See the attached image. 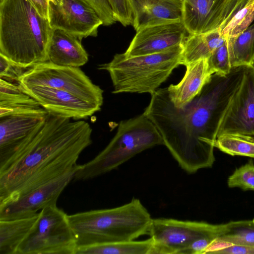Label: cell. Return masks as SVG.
<instances>
[{"label":"cell","mask_w":254,"mask_h":254,"mask_svg":"<svg viewBox=\"0 0 254 254\" xmlns=\"http://www.w3.org/2000/svg\"><path fill=\"white\" fill-rule=\"evenodd\" d=\"M48 20L53 29H60L81 41L96 37L103 22L94 9L84 0H51Z\"/></svg>","instance_id":"cell-13"},{"label":"cell","mask_w":254,"mask_h":254,"mask_svg":"<svg viewBox=\"0 0 254 254\" xmlns=\"http://www.w3.org/2000/svg\"><path fill=\"white\" fill-rule=\"evenodd\" d=\"M18 84L41 85L67 91L102 107L103 90L80 67L60 66L49 62L28 68Z\"/></svg>","instance_id":"cell-10"},{"label":"cell","mask_w":254,"mask_h":254,"mask_svg":"<svg viewBox=\"0 0 254 254\" xmlns=\"http://www.w3.org/2000/svg\"><path fill=\"white\" fill-rule=\"evenodd\" d=\"M77 246L129 241L147 234L152 218L138 198L123 205L68 215Z\"/></svg>","instance_id":"cell-4"},{"label":"cell","mask_w":254,"mask_h":254,"mask_svg":"<svg viewBox=\"0 0 254 254\" xmlns=\"http://www.w3.org/2000/svg\"><path fill=\"white\" fill-rule=\"evenodd\" d=\"M231 41L226 39L224 44L215 50L208 59L210 68L214 74L226 76L232 70Z\"/></svg>","instance_id":"cell-27"},{"label":"cell","mask_w":254,"mask_h":254,"mask_svg":"<svg viewBox=\"0 0 254 254\" xmlns=\"http://www.w3.org/2000/svg\"></svg>","instance_id":"cell-35"},{"label":"cell","mask_w":254,"mask_h":254,"mask_svg":"<svg viewBox=\"0 0 254 254\" xmlns=\"http://www.w3.org/2000/svg\"><path fill=\"white\" fill-rule=\"evenodd\" d=\"M223 134L254 141V66L244 67L222 111L216 138Z\"/></svg>","instance_id":"cell-11"},{"label":"cell","mask_w":254,"mask_h":254,"mask_svg":"<svg viewBox=\"0 0 254 254\" xmlns=\"http://www.w3.org/2000/svg\"><path fill=\"white\" fill-rule=\"evenodd\" d=\"M224 228V224L152 218L147 234L153 241L150 254H182L190 245L198 239L216 240Z\"/></svg>","instance_id":"cell-9"},{"label":"cell","mask_w":254,"mask_h":254,"mask_svg":"<svg viewBox=\"0 0 254 254\" xmlns=\"http://www.w3.org/2000/svg\"><path fill=\"white\" fill-rule=\"evenodd\" d=\"M230 188H240L244 190L254 191V164L252 160L236 169L228 178Z\"/></svg>","instance_id":"cell-28"},{"label":"cell","mask_w":254,"mask_h":254,"mask_svg":"<svg viewBox=\"0 0 254 254\" xmlns=\"http://www.w3.org/2000/svg\"><path fill=\"white\" fill-rule=\"evenodd\" d=\"M215 147L232 156L254 158V141L230 134H223L216 139Z\"/></svg>","instance_id":"cell-26"},{"label":"cell","mask_w":254,"mask_h":254,"mask_svg":"<svg viewBox=\"0 0 254 254\" xmlns=\"http://www.w3.org/2000/svg\"><path fill=\"white\" fill-rule=\"evenodd\" d=\"M96 11L104 26L115 23L116 21L108 0H84Z\"/></svg>","instance_id":"cell-31"},{"label":"cell","mask_w":254,"mask_h":254,"mask_svg":"<svg viewBox=\"0 0 254 254\" xmlns=\"http://www.w3.org/2000/svg\"><path fill=\"white\" fill-rule=\"evenodd\" d=\"M18 84L52 116L81 120L92 116L101 108L65 91L41 85Z\"/></svg>","instance_id":"cell-14"},{"label":"cell","mask_w":254,"mask_h":254,"mask_svg":"<svg viewBox=\"0 0 254 254\" xmlns=\"http://www.w3.org/2000/svg\"><path fill=\"white\" fill-rule=\"evenodd\" d=\"M226 39L220 30L196 35H188L183 44L181 64L186 66L201 59H208Z\"/></svg>","instance_id":"cell-20"},{"label":"cell","mask_w":254,"mask_h":254,"mask_svg":"<svg viewBox=\"0 0 254 254\" xmlns=\"http://www.w3.org/2000/svg\"><path fill=\"white\" fill-rule=\"evenodd\" d=\"M217 239L231 244L254 247V219L224 224L223 232Z\"/></svg>","instance_id":"cell-24"},{"label":"cell","mask_w":254,"mask_h":254,"mask_svg":"<svg viewBox=\"0 0 254 254\" xmlns=\"http://www.w3.org/2000/svg\"><path fill=\"white\" fill-rule=\"evenodd\" d=\"M27 69L15 64L0 54V79L18 83L19 78Z\"/></svg>","instance_id":"cell-30"},{"label":"cell","mask_w":254,"mask_h":254,"mask_svg":"<svg viewBox=\"0 0 254 254\" xmlns=\"http://www.w3.org/2000/svg\"><path fill=\"white\" fill-rule=\"evenodd\" d=\"M180 0L182 1L183 0Z\"/></svg>","instance_id":"cell-34"},{"label":"cell","mask_w":254,"mask_h":254,"mask_svg":"<svg viewBox=\"0 0 254 254\" xmlns=\"http://www.w3.org/2000/svg\"><path fill=\"white\" fill-rule=\"evenodd\" d=\"M40 14L48 19L49 0H30Z\"/></svg>","instance_id":"cell-33"},{"label":"cell","mask_w":254,"mask_h":254,"mask_svg":"<svg viewBox=\"0 0 254 254\" xmlns=\"http://www.w3.org/2000/svg\"><path fill=\"white\" fill-rule=\"evenodd\" d=\"M116 21L124 26L132 23L133 16L129 0H108Z\"/></svg>","instance_id":"cell-29"},{"label":"cell","mask_w":254,"mask_h":254,"mask_svg":"<svg viewBox=\"0 0 254 254\" xmlns=\"http://www.w3.org/2000/svg\"><path fill=\"white\" fill-rule=\"evenodd\" d=\"M182 51L183 44L149 55L129 57L117 54L110 62L99 64L98 69L109 73L114 94H151L181 64Z\"/></svg>","instance_id":"cell-6"},{"label":"cell","mask_w":254,"mask_h":254,"mask_svg":"<svg viewBox=\"0 0 254 254\" xmlns=\"http://www.w3.org/2000/svg\"><path fill=\"white\" fill-rule=\"evenodd\" d=\"M244 67L233 68L226 76L212 75L200 92L180 108L171 101L167 87L151 94L144 114L154 124L164 145L188 174L211 167L221 115L240 79Z\"/></svg>","instance_id":"cell-1"},{"label":"cell","mask_w":254,"mask_h":254,"mask_svg":"<svg viewBox=\"0 0 254 254\" xmlns=\"http://www.w3.org/2000/svg\"><path fill=\"white\" fill-rule=\"evenodd\" d=\"M248 0H183L182 21L189 35L222 30Z\"/></svg>","instance_id":"cell-12"},{"label":"cell","mask_w":254,"mask_h":254,"mask_svg":"<svg viewBox=\"0 0 254 254\" xmlns=\"http://www.w3.org/2000/svg\"><path fill=\"white\" fill-rule=\"evenodd\" d=\"M134 30L148 26L181 21L182 1L180 0H129Z\"/></svg>","instance_id":"cell-17"},{"label":"cell","mask_w":254,"mask_h":254,"mask_svg":"<svg viewBox=\"0 0 254 254\" xmlns=\"http://www.w3.org/2000/svg\"><path fill=\"white\" fill-rule=\"evenodd\" d=\"M188 35L182 21L146 26L136 31L124 53L131 57L160 53L182 45Z\"/></svg>","instance_id":"cell-16"},{"label":"cell","mask_w":254,"mask_h":254,"mask_svg":"<svg viewBox=\"0 0 254 254\" xmlns=\"http://www.w3.org/2000/svg\"><path fill=\"white\" fill-rule=\"evenodd\" d=\"M217 254H254V247L232 244L221 248L214 253Z\"/></svg>","instance_id":"cell-32"},{"label":"cell","mask_w":254,"mask_h":254,"mask_svg":"<svg viewBox=\"0 0 254 254\" xmlns=\"http://www.w3.org/2000/svg\"><path fill=\"white\" fill-rule=\"evenodd\" d=\"M49 115L18 84L0 79V165L40 130Z\"/></svg>","instance_id":"cell-5"},{"label":"cell","mask_w":254,"mask_h":254,"mask_svg":"<svg viewBox=\"0 0 254 254\" xmlns=\"http://www.w3.org/2000/svg\"><path fill=\"white\" fill-rule=\"evenodd\" d=\"M186 67L182 79L178 84L167 87L171 101L178 108L184 107L198 95L214 74L206 58L191 63Z\"/></svg>","instance_id":"cell-18"},{"label":"cell","mask_w":254,"mask_h":254,"mask_svg":"<svg viewBox=\"0 0 254 254\" xmlns=\"http://www.w3.org/2000/svg\"><path fill=\"white\" fill-rule=\"evenodd\" d=\"M164 144L159 131L144 113L122 121L109 143L91 160L80 165L73 179L86 181L97 177L147 149Z\"/></svg>","instance_id":"cell-7"},{"label":"cell","mask_w":254,"mask_h":254,"mask_svg":"<svg viewBox=\"0 0 254 254\" xmlns=\"http://www.w3.org/2000/svg\"><path fill=\"white\" fill-rule=\"evenodd\" d=\"M79 168L40 186L14 201L0 205V220L31 216L47 206L56 205L59 197Z\"/></svg>","instance_id":"cell-15"},{"label":"cell","mask_w":254,"mask_h":254,"mask_svg":"<svg viewBox=\"0 0 254 254\" xmlns=\"http://www.w3.org/2000/svg\"><path fill=\"white\" fill-rule=\"evenodd\" d=\"M76 37L53 29L47 49L48 61L64 66L80 67L88 61V54Z\"/></svg>","instance_id":"cell-19"},{"label":"cell","mask_w":254,"mask_h":254,"mask_svg":"<svg viewBox=\"0 0 254 254\" xmlns=\"http://www.w3.org/2000/svg\"><path fill=\"white\" fill-rule=\"evenodd\" d=\"M39 213L26 217L0 220V254H16L36 223Z\"/></svg>","instance_id":"cell-21"},{"label":"cell","mask_w":254,"mask_h":254,"mask_svg":"<svg viewBox=\"0 0 254 254\" xmlns=\"http://www.w3.org/2000/svg\"><path fill=\"white\" fill-rule=\"evenodd\" d=\"M77 247L68 215L56 204L39 212L36 223L16 254H75Z\"/></svg>","instance_id":"cell-8"},{"label":"cell","mask_w":254,"mask_h":254,"mask_svg":"<svg viewBox=\"0 0 254 254\" xmlns=\"http://www.w3.org/2000/svg\"><path fill=\"white\" fill-rule=\"evenodd\" d=\"M151 238L143 241H117L77 246L75 254H150Z\"/></svg>","instance_id":"cell-22"},{"label":"cell","mask_w":254,"mask_h":254,"mask_svg":"<svg viewBox=\"0 0 254 254\" xmlns=\"http://www.w3.org/2000/svg\"><path fill=\"white\" fill-rule=\"evenodd\" d=\"M231 41L232 68L254 66V24Z\"/></svg>","instance_id":"cell-23"},{"label":"cell","mask_w":254,"mask_h":254,"mask_svg":"<svg viewBox=\"0 0 254 254\" xmlns=\"http://www.w3.org/2000/svg\"><path fill=\"white\" fill-rule=\"evenodd\" d=\"M254 20V0H248L235 14L221 34L226 39H234L246 30Z\"/></svg>","instance_id":"cell-25"},{"label":"cell","mask_w":254,"mask_h":254,"mask_svg":"<svg viewBox=\"0 0 254 254\" xmlns=\"http://www.w3.org/2000/svg\"><path fill=\"white\" fill-rule=\"evenodd\" d=\"M49 115L40 130L0 165V205L79 168L77 160L92 142L83 120Z\"/></svg>","instance_id":"cell-2"},{"label":"cell","mask_w":254,"mask_h":254,"mask_svg":"<svg viewBox=\"0 0 254 254\" xmlns=\"http://www.w3.org/2000/svg\"><path fill=\"white\" fill-rule=\"evenodd\" d=\"M53 31L30 0H0V54L28 69L48 61Z\"/></svg>","instance_id":"cell-3"}]
</instances>
